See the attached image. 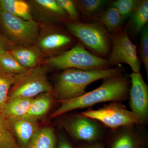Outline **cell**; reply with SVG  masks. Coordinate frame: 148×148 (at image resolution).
Returning <instances> with one entry per match:
<instances>
[{"mask_svg":"<svg viewBox=\"0 0 148 148\" xmlns=\"http://www.w3.org/2000/svg\"><path fill=\"white\" fill-rule=\"evenodd\" d=\"M74 1L84 20H92L98 17L108 2L105 0H79Z\"/></svg>","mask_w":148,"mask_h":148,"instance_id":"cell-20","label":"cell"},{"mask_svg":"<svg viewBox=\"0 0 148 148\" xmlns=\"http://www.w3.org/2000/svg\"><path fill=\"white\" fill-rule=\"evenodd\" d=\"M100 21L99 23L111 35L122 31L124 19L115 8L111 6L101 15Z\"/></svg>","mask_w":148,"mask_h":148,"instance_id":"cell-21","label":"cell"},{"mask_svg":"<svg viewBox=\"0 0 148 148\" xmlns=\"http://www.w3.org/2000/svg\"><path fill=\"white\" fill-rule=\"evenodd\" d=\"M65 25L69 33L95 55L109 57L112 47L110 34L100 23L69 21Z\"/></svg>","mask_w":148,"mask_h":148,"instance_id":"cell-4","label":"cell"},{"mask_svg":"<svg viewBox=\"0 0 148 148\" xmlns=\"http://www.w3.org/2000/svg\"><path fill=\"white\" fill-rule=\"evenodd\" d=\"M130 82L123 74L104 79L101 86L77 98L59 101L60 105L51 114V119L61 116L78 109L89 108L98 103L119 101L123 102L129 98Z\"/></svg>","mask_w":148,"mask_h":148,"instance_id":"cell-1","label":"cell"},{"mask_svg":"<svg viewBox=\"0 0 148 148\" xmlns=\"http://www.w3.org/2000/svg\"><path fill=\"white\" fill-rule=\"evenodd\" d=\"M14 46L13 44L0 32V53L10 51Z\"/></svg>","mask_w":148,"mask_h":148,"instance_id":"cell-30","label":"cell"},{"mask_svg":"<svg viewBox=\"0 0 148 148\" xmlns=\"http://www.w3.org/2000/svg\"><path fill=\"white\" fill-rule=\"evenodd\" d=\"M40 25L34 19L26 20L0 7V32L14 45L35 44Z\"/></svg>","mask_w":148,"mask_h":148,"instance_id":"cell-6","label":"cell"},{"mask_svg":"<svg viewBox=\"0 0 148 148\" xmlns=\"http://www.w3.org/2000/svg\"><path fill=\"white\" fill-rule=\"evenodd\" d=\"M43 64L49 69L57 70L75 69L94 71L111 68L107 59L90 53L80 42L58 55L46 58Z\"/></svg>","mask_w":148,"mask_h":148,"instance_id":"cell-3","label":"cell"},{"mask_svg":"<svg viewBox=\"0 0 148 148\" xmlns=\"http://www.w3.org/2000/svg\"><path fill=\"white\" fill-rule=\"evenodd\" d=\"M53 96L55 95L51 93L45 92L33 98L28 113L25 116L38 120L45 115L51 108Z\"/></svg>","mask_w":148,"mask_h":148,"instance_id":"cell-17","label":"cell"},{"mask_svg":"<svg viewBox=\"0 0 148 148\" xmlns=\"http://www.w3.org/2000/svg\"><path fill=\"white\" fill-rule=\"evenodd\" d=\"M97 121L111 130L123 126L138 124V117L128 110L122 102L114 101L98 109H89L81 113Z\"/></svg>","mask_w":148,"mask_h":148,"instance_id":"cell-8","label":"cell"},{"mask_svg":"<svg viewBox=\"0 0 148 148\" xmlns=\"http://www.w3.org/2000/svg\"><path fill=\"white\" fill-rule=\"evenodd\" d=\"M0 7L12 15L24 20L34 19L28 1L23 0H0Z\"/></svg>","mask_w":148,"mask_h":148,"instance_id":"cell-19","label":"cell"},{"mask_svg":"<svg viewBox=\"0 0 148 148\" xmlns=\"http://www.w3.org/2000/svg\"><path fill=\"white\" fill-rule=\"evenodd\" d=\"M33 99L18 98L9 99L0 111L6 119L25 116L28 113Z\"/></svg>","mask_w":148,"mask_h":148,"instance_id":"cell-16","label":"cell"},{"mask_svg":"<svg viewBox=\"0 0 148 148\" xmlns=\"http://www.w3.org/2000/svg\"><path fill=\"white\" fill-rule=\"evenodd\" d=\"M130 77V111L138 117V125L145 126L148 121V86L140 72H132Z\"/></svg>","mask_w":148,"mask_h":148,"instance_id":"cell-12","label":"cell"},{"mask_svg":"<svg viewBox=\"0 0 148 148\" xmlns=\"http://www.w3.org/2000/svg\"><path fill=\"white\" fill-rule=\"evenodd\" d=\"M106 141L80 143L75 148H105Z\"/></svg>","mask_w":148,"mask_h":148,"instance_id":"cell-31","label":"cell"},{"mask_svg":"<svg viewBox=\"0 0 148 148\" xmlns=\"http://www.w3.org/2000/svg\"><path fill=\"white\" fill-rule=\"evenodd\" d=\"M16 75L0 67V110L7 101L10 90L16 81Z\"/></svg>","mask_w":148,"mask_h":148,"instance_id":"cell-23","label":"cell"},{"mask_svg":"<svg viewBox=\"0 0 148 148\" xmlns=\"http://www.w3.org/2000/svg\"><path fill=\"white\" fill-rule=\"evenodd\" d=\"M33 17L40 25H58L61 22L70 21L65 12L56 0H32L28 1Z\"/></svg>","mask_w":148,"mask_h":148,"instance_id":"cell-13","label":"cell"},{"mask_svg":"<svg viewBox=\"0 0 148 148\" xmlns=\"http://www.w3.org/2000/svg\"><path fill=\"white\" fill-rule=\"evenodd\" d=\"M75 40L71 34L58 25H40L39 34L35 44L44 56L49 58L68 50L75 45Z\"/></svg>","mask_w":148,"mask_h":148,"instance_id":"cell-9","label":"cell"},{"mask_svg":"<svg viewBox=\"0 0 148 148\" xmlns=\"http://www.w3.org/2000/svg\"><path fill=\"white\" fill-rule=\"evenodd\" d=\"M132 24L135 32L139 33L146 26L148 21V1H139L132 14Z\"/></svg>","mask_w":148,"mask_h":148,"instance_id":"cell-22","label":"cell"},{"mask_svg":"<svg viewBox=\"0 0 148 148\" xmlns=\"http://www.w3.org/2000/svg\"><path fill=\"white\" fill-rule=\"evenodd\" d=\"M123 72L120 66L94 71L65 69L55 77L53 87L55 96L59 101L77 98L85 93L86 87L92 83L123 74Z\"/></svg>","mask_w":148,"mask_h":148,"instance_id":"cell-2","label":"cell"},{"mask_svg":"<svg viewBox=\"0 0 148 148\" xmlns=\"http://www.w3.org/2000/svg\"><path fill=\"white\" fill-rule=\"evenodd\" d=\"M112 47L107 59L110 67L121 64L129 65L132 72L140 73L141 64L135 45L130 39L126 32L121 31L110 35Z\"/></svg>","mask_w":148,"mask_h":148,"instance_id":"cell-10","label":"cell"},{"mask_svg":"<svg viewBox=\"0 0 148 148\" xmlns=\"http://www.w3.org/2000/svg\"><path fill=\"white\" fill-rule=\"evenodd\" d=\"M57 135L53 127H46L38 130L27 148H56Z\"/></svg>","mask_w":148,"mask_h":148,"instance_id":"cell-18","label":"cell"},{"mask_svg":"<svg viewBox=\"0 0 148 148\" xmlns=\"http://www.w3.org/2000/svg\"><path fill=\"white\" fill-rule=\"evenodd\" d=\"M0 67L15 75L22 73L27 70L19 64L10 51L0 53Z\"/></svg>","mask_w":148,"mask_h":148,"instance_id":"cell-25","label":"cell"},{"mask_svg":"<svg viewBox=\"0 0 148 148\" xmlns=\"http://www.w3.org/2000/svg\"><path fill=\"white\" fill-rule=\"evenodd\" d=\"M19 148H27L32 137L40 129L36 120L26 116L7 119Z\"/></svg>","mask_w":148,"mask_h":148,"instance_id":"cell-14","label":"cell"},{"mask_svg":"<svg viewBox=\"0 0 148 148\" xmlns=\"http://www.w3.org/2000/svg\"><path fill=\"white\" fill-rule=\"evenodd\" d=\"M0 148H19L7 119L0 111Z\"/></svg>","mask_w":148,"mask_h":148,"instance_id":"cell-24","label":"cell"},{"mask_svg":"<svg viewBox=\"0 0 148 148\" xmlns=\"http://www.w3.org/2000/svg\"><path fill=\"white\" fill-rule=\"evenodd\" d=\"M10 52L21 66L27 69L40 66L44 61V56L35 44L14 45Z\"/></svg>","mask_w":148,"mask_h":148,"instance_id":"cell-15","label":"cell"},{"mask_svg":"<svg viewBox=\"0 0 148 148\" xmlns=\"http://www.w3.org/2000/svg\"><path fill=\"white\" fill-rule=\"evenodd\" d=\"M60 124L79 144L106 141L107 138L105 126L81 113L65 117Z\"/></svg>","mask_w":148,"mask_h":148,"instance_id":"cell-7","label":"cell"},{"mask_svg":"<svg viewBox=\"0 0 148 148\" xmlns=\"http://www.w3.org/2000/svg\"><path fill=\"white\" fill-rule=\"evenodd\" d=\"M58 5L65 12L70 21H79V13L74 1L56 0Z\"/></svg>","mask_w":148,"mask_h":148,"instance_id":"cell-27","label":"cell"},{"mask_svg":"<svg viewBox=\"0 0 148 148\" xmlns=\"http://www.w3.org/2000/svg\"><path fill=\"white\" fill-rule=\"evenodd\" d=\"M147 131L137 124L111 130L107 135L105 148H147Z\"/></svg>","mask_w":148,"mask_h":148,"instance_id":"cell-11","label":"cell"},{"mask_svg":"<svg viewBox=\"0 0 148 148\" xmlns=\"http://www.w3.org/2000/svg\"><path fill=\"white\" fill-rule=\"evenodd\" d=\"M49 70L47 66L43 64L17 75L16 81L10 90L8 100L18 98H34L45 92L55 96L53 87L48 79Z\"/></svg>","mask_w":148,"mask_h":148,"instance_id":"cell-5","label":"cell"},{"mask_svg":"<svg viewBox=\"0 0 148 148\" xmlns=\"http://www.w3.org/2000/svg\"><path fill=\"white\" fill-rule=\"evenodd\" d=\"M139 1L118 0L112 3L111 7L118 11L123 19L132 16L137 7Z\"/></svg>","mask_w":148,"mask_h":148,"instance_id":"cell-26","label":"cell"},{"mask_svg":"<svg viewBox=\"0 0 148 148\" xmlns=\"http://www.w3.org/2000/svg\"><path fill=\"white\" fill-rule=\"evenodd\" d=\"M56 148H75V147L65 135L60 133L57 136Z\"/></svg>","mask_w":148,"mask_h":148,"instance_id":"cell-29","label":"cell"},{"mask_svg":"<svg viewBox=\"0 0 148 148\" xmlns=\"http://www.w3.org/2000/svg\"><path fill=\"white\" fill-rule=\"evenodd\" d=\"M141 32L140 39V55L147 76L148 75V29L146 25Z\"/></svg>","mask_w":148,"mask_h":148,"instance_id":"cell-28","label":"cell"}]
</instances>
